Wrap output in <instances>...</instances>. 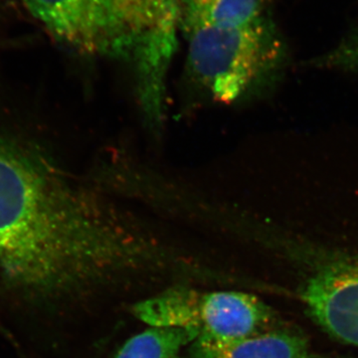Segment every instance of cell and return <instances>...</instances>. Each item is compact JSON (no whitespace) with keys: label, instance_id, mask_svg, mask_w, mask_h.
I'll use <instances>...</instances> for the list:
<instances>
[{"label":"cell","instance_id":"1","mask_svg":"<svg viewBox=\"0 0 358 358\" xmlns=\"http://www.w3.org/2000/svg\"><path fill=\"white\" fill-rule=\"evenodd\" d=\"M154 242L103 208L37 150L0 138V278L61 298L160 262Z\"/></svg>","mask_w":358,"mask_h":358},{"label":"cell","instance_id":"2","mask_svg":"<svg viewBox=\"0 0 358 358\" xmlns=\"http://www.w3.org/2000/svg\"><path fill=\"white\" fill-rule=\"evenodd\" d=\"M193 80L217 102L232 103L270 81L284 47L270 20L253 25L182 26Z\"/></svg>","mask_w":358,"mask_h":358},{"label":"cell","instance_id":"3","mask_svg":"<svg viewBox=\"0 0 358 358\" xmlns=\"http://www.w3.org/2000/svg\"><path fill=\"white\" fill-rule=\"evenodd\" d=\"M108 55L136 64L143 107L154 121L162 115L164 79L180 28L182 0H99Z\"/></svg>","mask_w":358,"mask_h":358},{"label":"cell","instance_id":"4","mask_svg":"<svg viewBox=\"0 0 358 358\" xmlns=\"http://www.w3.org/2000/svg\"><path fill=\"white\" fill-rule=\"evenodd\" d=\"M134 315L155 327H180L196 331V341H231L265 333L273 312L251 294L235 291H196L186 287L136 303Z\"/></svg>","mask_w":358,"mask_h":358},{"label":"cell","instance_id":"5","mask_svg":"<svg viewBox=\"0 0 358 358\" xmlns=\"http://www.w3.org/2000/svg\"><path fill=\"white\" fill-rule=\"evenodd\" d=\"M301 296L310 317L327 334L358 346V259L320 266Z\"/></svg>","mask_w":358,"mask_h":358},{"label":"cell","instance_id":"6","mask_svg":"<svg viewBox=\"0 0 358 358\" xmlns=\"http://www.w3.org/2000/svg\"><path fill=\"white\" fill-rule=\"evenodd\" d=\"M58 40L87 54L108 55L99 0H20Z\"/></svg>","mask_w":358,"mask_h":358},{"label":"cell","instance_id":"7","mask_svg":"<svg viewBox=\"0 0 358 358\" xmlns=\"http://www.w3.org/2000/svg\"><path fill=\"white\" fill-rule=\"evenodd\" d=\"M185 358H313L307 341L288 331H265L236 341H195Z\"/></svg>","mask_w":358,"mask_h":358},{"label":"cell","instance_id":"8","mask_svg":"<svg viewBox=\"0 0 358 358\" xmlns=\"http://www.w3.org/2000/svg\"><path fill=\"white\" fill-rule=\"evenodd\" d=\"M262 0H182L180 28L186 25H253L268 21Z\"/></svg>","mask_w":358,"mask_h":358},{"label":"cell","instance_id":"9","mask_svg":"<svg viewBox=\"0 0 358 358\" xmlns=\"http://www.w3.org/2000/svg\"><path fill=\"white\" fill-rule=\"evenodd\" d=\"M197 336L189 329L150 327L128 339L114 358H180L183 348Z\"/></svg>","mask_w":358,"mask_h":358},{"label":"cell","instance_id":"10","mask_svg":"<svg viewBox=\"0 0 358 358\" xmlns=\"http://www.w3.org/2000/svg\"><path fill=\"white\" fill-rule=\"evenodd\" d=\"M320 67L358 71V27L333 50L315 61Z\"/></svg>","mask_w":358,"mask_h":358}]
</instances>
